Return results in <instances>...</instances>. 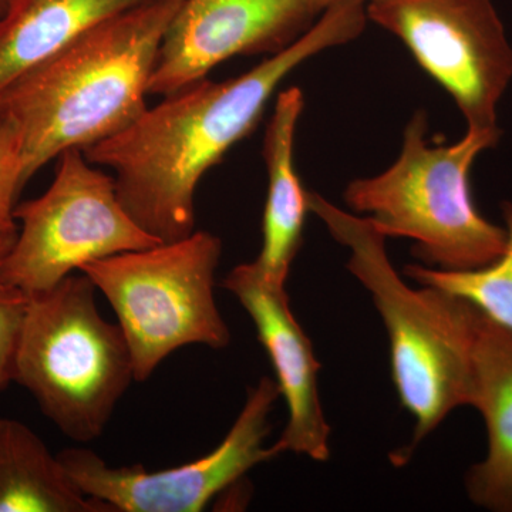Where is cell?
<instances>
[{
    "label": "cell",
    "instance_id": "cell-10",
    "mask_svg": "<svg viewBox=\"0 0 512 512\" xmlns=\"http://www.w3.org/2000/svg\"><path fill=\"white\" fill-rule=\"evenodd\" d=\"M323 10L311 0H183L165 30L148 93L170 96L235 56L275 55Z\"/></svg>",
    "mask_w": 512,
    "mask_h": 512
},
{
    "label": "cell",
    "instance_id": "cell-19",
    "mask_svg": "<svg viewBox=\"0 0 512 512\" xmlns=\"http://www.w3.org/2000/svg\"><path fill=\"white\" fill-rule=\"evenodd\" d=\"M18 232H10V234L0 235V262L3 261V258H5L10 249H12L16 238H18Z\"/></svg>",
    "mask_w": 512,
    "mask_h": 512
},
{
    "label": "cell",
    "instance_id": "cell-13",
    "mask_svg": "<svg viewBox=\"0 0 512 512\" xmlns=\"http://www.w3.org/2000/svg\"><path fill=\"white\" fill-rule=\"evenodd\" d=\"M305 97L299 87H289L276 97L274 113L266 127L264 156L268 171L262 247L255 268L268 281L286 285L289 271L302 247L303 225L308 215V191L295 167L296 127Z\"/></svg>",
    "mask_w": 512,
    "mask_h": 512
},
{
    "label": "cell",
    "instance_id": "cell-21",
    "mask_svg": "<svg viewBox=\"0 0 512 512\" xmlns=\"http://www.w3.org/2000/svg\"><path fill=\"white\" fill-rule=\"evenodd\" d=\"M311 2L315 3V5L320 6L322 9L328 8L330 3L338 2V0H311Z\"/></svg>",
    "mask_w": 512,
    "mask_h": 512
},
{
    "label": "cell",
    "instance_id": "cell-8",
    "mask_svg": "<svg viewBox=\"0 0 512 512\" xmlns=\"http://www.w3.org/2000/svg\"><path fill=\"white\" fill-rule=\"evenodd\" d=\"M366 12L453 97L468 130L500 131L512 47L491 0H367Z\"/></svg>",
    "mask_w": 512,
    "mask_h": 512
},
{
    "label": "cell",
    "instance_id": "cell-6",
    "mask_svg": "<svg viewBox=\"0 0 512 512\" xmlns=\"http://www.w3.org/2000/svg\"><path fill=\"white\" fill-rule=\"evenodd\" d=\"M221 254L220 238L194 231L80 269L116 312L136 382H146L175 350L190 345L225 349L231 343L214 293Z\"/></svg>",
    "mask_w": 512,
    "mask_h": 512
},
{
    "label": "cell",
    "instance_id": "cell-1",
    "mask_svg": "<svg viewBox=\"0 0 512 512\" xmlns=\"http://www.w3.org/2000/svg\"><path fill=\"white\" fill-rule=\"evenodd\" d=\"M367 20L366 0L330 3L286 49L235 79H204L163 97L84 156L113 171L121 204L144 231L161 242L188 237L195 231L201 178L255 130L285 77L311 57L355 40Z\"/></svg>",
    "mask_w": 512,
    "mask_h": 512
},
{
    "label": "cell",
    "instance_id": "cell-15",
    "mask_svg": "<svg viewBox=\"0 0 512 512\" xmlns=\"http://www.w3.org/2000/svg\"><path fill=\"white\" fill-rule=\"evenodd\" d=\"M0 512H113L84 495L26 424L0 419Z\"/></svg>",
    "mask_w": 512,
    "mask_h": 512
},
{
    "label": "cell",
    "instance_id": "cell-18",
    "mask_svg": "<svg viewBox=\"0 0 512 512\" xmlns=\"http://www.w3.org/2000/svg\"><path fill=\"white\" fill-rule=\"evenodd\" d=\"M29 295L0 282V393L15 382Z\"/></svg>",
    "mask_w": 512,
    "mask_h": 512
},
{
    "label": "cell",
    "instance_id": "cell-3",
    "mask_svg": "<svg viewBox=\"0 0 512 512\" xmlns=\"http://www.w3.org/2000/svg\"><path fill=\"white\" fill-rule=\"evenodd\" d=\"M308 207L349 249L346 268L372 295L387 330L394 387L416 420L412 443L393 457L400 466L448 414L473 403V346L481 312L433 286L410 288L390 262L386 237L366 217L340 210L313 191Z\"/></svg>",
    "mask_w": 512,
    "mask_h": 512
},
{
    "label": "cell",
    "instance_id": "cell-16",
    "mask_svg": "<svg viewBox=\"0 0 512 512\" xmlns=\"http://www.w3.org/2000/svg\"><path fill=\"white\" fill-rule=\"evenodd\" d=\"M503 214L507 225V247L493 264L471 271L407 265L404 275L421 286H433L466 299L478 311L512 332V202H504Z\"/></svg>",
    "mask_w": 512,
    "mask_h": 512
},
{
    "label": "cell",
    "instance_id": "cell-9",
    "mask_svg": "<svg viewBox=\"0 0 512 512\" xmlns=\"http://www.w3.org/2000/svg\"><path fill=\"white\" fill-rule=\"evenodd\" d=\"M279 396L275 380L262 377L220 446L183 466L158 471L140 464L110 467L94 451L74 447L57 457L84 495L113 512H200L249 470L279 456L275 446L265 447L269 413Z\"/></svg>",
    "mask_w": 512,
    "mask_h": 512
},
{
    "label": "cell",
    "instance_id": "cell-11",
    "mask_svg": "<svg viewBox=\"0 0 512 512\" xmlns=\"http://www.w3.org/2000/svg\"><path fill=\"white\" fill-rule=\"evenodd\" d=\"M248 312L275 370L288 407V423L274 444L279 454L330 457V426L319 393L320 363L311 339L293 316L286 285L268 281L252 262L235 266L222 282Z\"/></svg>",
    "mask_w": 512,
    "mask_h": 512
},
{
    "label": "cell",
    "instance_id": "cell-7",
    "mask_svg": "<svg viewBox=\"0 0 512 512\" xmlns=\"http://www.w3.org/2000/svg\"><path fill=\"white\" fill-rule=\"evenodd\" d=\"M59 160L45 194L15 208L22 227L0 262V282L28 295L90 262L161 244L123 207L114 177L94 168L82 150L64 151Z\"/></svg>",
    "mask_w": 512,
    "mask_h": 512
},
{
    "label": "cell",
    "instance_id": "cell-4",
    "mask_svg": "<svg viewBox=\"0 0 512 512\" xmlns=\"http://www.w3.org/2000/svg\"><path fill=\"white\" fill-rule=\"evenodd\" d=\"M427 117L414 114L400 156L383 173L346 187V205L384 237L407 238L414 254L443 271L493 264L507 247V229L477 211L470 173L476 158L497 146L500 131L467 130L451 146H429Z\"/></svg>",
    "mask_w": 512,
    "mask_h": 512
},
{
    "label": "cell",
    "instance_id": "cell-2",
    "mask_svg": "<svg viewBox=\"0 0 512 512\" xmlns=\"http://www.w3.org/2000/svg\"><path fill=\"white\" fill-rule=\"evenodd\" d=\"M183 0H157L87 30L0 96L22 137L23 178L67 150L127 130L147 110L158 50Z\"/></svg>",
    "mask_w": 512,
    "mask_h": 512
},
{
    "label": "cell",
    "instance_id": "cell-5",
    "mask_svg": "<svg viewBox=\"0 0 512 512\" xmlns=\"http://www.w3.org/2000/svg\"><path fill=\"white\" fill-rule=\"evenodd\" d=\"M89 276L72 274L29 295L15 382L69 439H99L134 379L120 325L96 305Z\"/></svg>",
    "mask_w": 512,
    "mask_h": 512
},
{
    "label": "cell",
    "instance_id": "cell-17",
    "mask_svg": "<svg viewBox=\"0 0 512 512\" xmlns=\"http://www.w3.org/2000/svg\"><path fill=\"white\" fill-rule=\"evenodd\" d=\"M25 185L19 128L9 117L0 116V235L19 231L15 202Z\"/></svg>",
    "mask_w": 512,
    "mask_h": 512
},
{
    "label": "cell",
    "instance_id": "cell-20",
    "mask_svg": "<svg viewBox=\"0 0 512 512\" xmlns=\"http://www.w3.org/2000/svg\"><path fill=\"white\" fill-rule=\"evenodd\" d=\"M13 0H0V19L8 13L10 6H12Z\"/></svg>",
    "mask_w": 512,
    "mask_h": 512
},
{
    "label": "cell",
    "instance_id": "cell-14",
    "mask_svg": "<svg viewBox=\"0 0 512 512\" xmlns=\"http://www.w3.org/2000/svg\"><path fill=\"white\" fill-rule=\"evenodd\" d=\"M157 0H13L0 19V96L87 30Z\"/></svg>",
    "mask_w": 512,
    "mask_h": 512
},
{
    "label": "cell",
    "instance_id": "cell-12",
    "mask_svg": "<svg viewBox=\"0 0 512 512\" xmlns=\"http://www.w3.org/2000/svg\"><path fill=\"white\" fill-rule=\"evenodd\" d=\"M487 427V457L468 470L478 507L512 512V332L483 312L473 346V403Z\"/></svg>",
    "mask_w": 512,
    "mask_h": 512
}]
</instances>
